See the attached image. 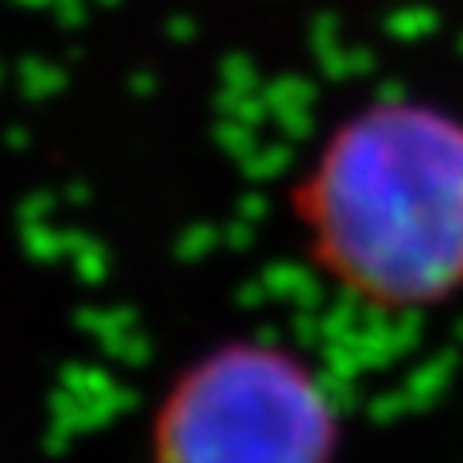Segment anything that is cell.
<instances>
[{"label":"cell","instance_id":"obj_2","mask_svg":"<svg viewBox=\"0 0 463 463\" xmlns=\"http://www.w3.org/2000/svg\"><path fill=\"white\" fill-rule=\"evenodd\" d=\"M340 425L321 383L270 344H224L155 417L151 463H332Z\"/></svg>","mask_w":463,"mask_h":463},{"label":"cell","instance_id":"obj_1","mask_svg":"<svg viewBox=\"0 0 463 463\" xmlns=\"http://www.w3.org/2000/svg\"><path fill=\"white\" fill-rule=\"evenodd\" d=\"M298 221L347 294L440 306L463 286V120L417 100L352 116L301 178Z\"/></svg>","mask_w":463,"mask_h":463}]
</instances>
